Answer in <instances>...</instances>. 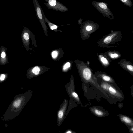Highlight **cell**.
<instances>
[{
	"label": "cell",
	"instance_id": "6da1fadb",
	"mask_svg": "<svg viewBox=\"0 0 133 133\" xmlns=\"http://www.w3.org/2000/svg\"><path fill=\"white\" fill-rule=\"evenodd\" d=\"M28 93L16 95L1 118L3 121L15 119L21 112L28 100Z\"/></svg>",
	"mask_w": 133,
	"mask_h": 133
},
{
	"label": "cell",
	"instance_id": "7a4b0ae2",
	"mask_svg": "<svg viewBox=\"0 0 133 133\" xmlns=\"http://www.w3.org/2000/svg\"><path fill=\"white\" fill-rule=\"evenodd\" d=\"M122 37V34L120 31H113L103 36L96 44L98 47L116 48L118 46Z\"/></svg>",
	"mask_w": 133,
	"mask_h": 133
},
{
	"label": "cell",
	"instance_id": "3957f363",
	"mask_svg": "<svg viewBox=\"0 0 133 133\" xmlns=\"http://www.w3.org/2000/svg\"><path fill=\"white\" fill-rule=\"evenodd\" d=\"M76 63L80 75L83 81L92 84H98L97 78L93 73V70L87 63L77 60Z\"/></svg>",
	"mask_w": 133,
	"mask_h": 133
},
{
	"label": "cell",
	"instance_id": "277c9868",
	"mask_svg": "<svg viewBox=\"0 0 133 133\" xmlns=\"http://www.w3.org/2000/svg\"><path fill=\"white\" fill-rule=\"evenodd\" d=\"M98 78L101 81L100 87L104 91L109 94L111 96L120 99H123L124 98L122 93H121L118 89H117L114 86L108 82L102 80L100 78Z\"/></svg>",
	"mask_w": 133,
	"mask_h": 133
},
{
	"label": "cell",
	"instance_id": "5b68a950",
	"mask_svg": "<svg viewBox=\"0 0 133 133\" xmlns=\"http://www.w3.org/2000/svg\"><path fill=\"white\" fill-rule=\"evenodd\" d=\"M46 3L45 4L49 9L56 11L64 12L68 11V8L57 0H44Z\"/></svg>",
	"mask_w": 133,
	"mask_h": 133
},
{
	"label": "cell",
	"instance_id": "8992f818",
	"mask_svg": "<svg viewBox=\"0 0 133 133\" xmlns=\"http://www.w3.org/2000/svg\"><path fill=\"white\" fill-rule=\"evenodd\" d=\"M36 17L40 21L43 28L45 30L47 28L43 17L41 6L37 0H33Z\"/></svg>",
	"mask_w": 133,
	"mask_h": 133
},
{
	"label": "cell",
	"instance_id": "52a82bcc",
	"mask_svg": "<svg viewBox=\"0 0 133 133\" xmlns=\"http://www.w3.org/2000/svg\"><path fill=\"white\" fill-rule=\"evenodd\" d=\"M96 77L100 78L103 81L116 87L117 85L113 78L109 75L104 72L97 71L95 72Z\"/></svg>",
	"mask_w": 133,
	"mask_h": 133
},
{
	"label": "cell",
	"instance_id": "ba28073f",
	"mask_svg": "<svg viewBox=\"0 0 133 133\" xmlns=\"http://www.w3.org/2000/svg\"><path fill=\"white\" fill-rule=\"evenodd\" d=\"M118 64L123 69L133 76V65L131 62L122 59L120 60Z\"/></svg>",
	"mask_w": 133,
	"mask_h": 133
},
{
	"label": "cell",
	"instance_id": "9c48e42d",
	"mask_svg": "<svg viewBox=\"0 0 133 133\" xmlns=\"http://www.w3.org/2000/svg\"><path fill=\"white\" fill-rule=\"evenodd\" d=\"M96 55L98 60L102 66L105 68L108 67L112 62V60L103 53L97 52Z\"/></svg>",
	"mask_w": 133,
	"mask_h": 133
},
{
	"label": "cell",
	"instance_id": "30bf717a",
	"mask_svg": "<svg viewBox=\"0 0 133 133\" xmlns=\"http://www.w3.org/2000/svg\"><path fill=\"white\" fill-rule=\"evenodd\" d=\"M103 53L112 60L117 59L122 56L120 52L116 50H109Z\"/></svg>",
	"mask_w": 133,
	"mask_h": 133
},
{
	"label": "cell",
	"instance_id": "8fae6325",
	"mask_svg": "<svg viewBox=\"0 0 133 133\" xmlns=\"http://www.w3.org/2000/svg\"><path fill=\"white\" fill-rule=\"evenodd\" d=\"M90 109L94 114L98 117H104L106 116L107 114L108 115L106 111H104V110H103L102 108H99L98 107H93L90 108Z\"/></svg>",
	"mask_w": 133,
	"mask_h": 133
},
{
	"label": "cell",
	"instance_id": "7c38bea8",
	"mask_svg": "<svg viewBox=\"0 0 133 133\" xmlns=\"http://www.w3.org/2000/svg\"><path fill=\"white\" fill-rule=\"evenodd\" d=\"M121 121L125 124L130 127L133 126L132 120L128 116L122 115H119Z\"/></svg>",
	"mask_w": 133,
	"mask_h": 133
},
{
	"label": "cell",
	"instance_id": "4fadbf2b",
	"mask_svg": "<svg viewBox=\"0 0 133 133\" xmlns=\"http://www.w3.org/2000/svg\"><path fill=\"white\" fill-rule=\"evenodd\" d=\"M41 11L45 22H47L48 23L50 29L52 30L56 29L58 27V26L56 25L51 23L48 20L45 16L44 13L42 9H41Z\"/></svg>",
	"mask_w": 133,
	"mask_h": 133
},
{
	"label": "cell",
	"instance_id": "5bb4252c",
	"mask_svg": "<svg viewBox=\"0 0 133 133\" xmlns=\"http://www.w3.org/2000/svg\"><path fill=\"white\" fill-rule=\"evenodd\" d=\"M40 71V69L39 67L37 66L35 67L32 69V72L35 75H38Z\"/></svg>",
	"mask_w": 133,
	"mask_h": 133
},
{
	"label": "cell",
	"instance_id": "9a60e30c",
	"mask_svg": "<svg viewBox=\"0 0 133 133\" xmlns=\"http://www.w3.org/2000/svg\"><path fill=\"white\" fill-rule=\"evenodd\" d=\"M7 78L4 74H2L0 75V83L3 82Z\"/></svg>",
	"mask_w": 133,
	"mask_h": 133
},
{
	"label": "cell",
	"instance_id": "2e32d148",
	"mask_svg": "<svg viewBox=\"0 0 133 133\" xmlns=\"http://www.w3.org/2000/svg\"><path fill=\"white\" fill-rule=\"evenodd\" d=\"M98 5L99 6L102 8L106 9L107 8V6L104 3L101 2L99 3Z\"/></svg>",
	"mask_w": 133,
	"mask_h": 133
},
{
	"label": "cell",
	"instance_id": "e0dca14e",
	"mask_svg": "<svg viewBox=\"0 0 133 133\" xmlns=\"http://www.w3.org/2000/svg\"><path fill=\"white\" fill-rule=\"evenodd\" d=\"M63 111L61 110H59L58 114V118L59 119L62 118L63 116Z\"/></svg>",
	"mask_w": 133,
	"mask_h": 133
},
{
	"label": "cell",
	"instance_id": "ac0fdd59",
	"mask_svg": "<svg viewBox=\"0 0 133 133\" xmlns=\"http://www.w3.org/2000/svg\"><path fill=\"white\" fill-rule=\"evenodd\" d=\"M23 38L24 39L26 40H28L29 39V36L28 33L25 32L24 34L23 35Z\"/></svg>",
	"mask_w": 133,
	"mask_h": 133
},
{
	"label": "cell",
	"instance_id": "d6986e66",
	"mask_svg": "<svg viewBox=\"0 0 133 133\" xmlns=\"http://www.w3.org/2000/svg\"><path fill=\"white\" fill-rule=\"evenodd\" d=\"M70 63L69 62L66 63L64 65L63 69L64 70L66 69L67 68H69L70 67Z\"/></svg>",
	"mask_w": 133,
	"mask_h": 133
},
{
	"label": "cell",
	"instance_id": "ffe728a7",
	"mask_svg": "<svg viewBox=\"0 0 133 133\" xmlns=\"http://www.w3.org/2000/svg\"><path fill=\"white\" fill-rule=\"evenodd\" d=\"M72 94L73 97L76 99L78 100H79L78 95L76 92H74L72 93Z\"/></svg>",
	"mask_w": 133,
	"mask_h": 133
},
{
	"label": "cell",
	"instance_id": "44dd1931",
	"mask_svg": "<svg viewBox=\"0 0 133 133\" xmlns=\"http://www.w3.org/2000/svg\"><path fill=\"white\" fill-rule=\"evenodd\" d=\"M52 55L53 58L56 57L57 55V52L56 51H53L52 53Z\"/></svg>",
	"mask_w": 133,
	"mask_h": 133
},
{
	"label": "cell",
	"instance_id": "7402d4cb",
	"mask_svg": "<svg viewBox=\"0 0 133 133\" xmlns=\"http://www.w3.org/2000/svg\"><path fill=\"white\" fill-rule=\"evenodd\" d=\"M6 55L5 52L3 51L2 52L1 54V56L2 58H4L5 57Z\"/></svg>",
	"mask_w": 133,
	"mask_h": 133
},
{
	"label": "cell",
	"instance_id": "603a6c76",
	"mask_svg": "<svg viewBox=\"0 0 133 133\" xmlns=\"http://www.w3.org/2000/svg\"><path fill=\"white\" fill-rule=\"evenodd\" d=\"M130 131H131V132H132V133H133V126L130 127Z\"/></svg>",
	"mask_w": 133,
	"mask_h": 133
},
{
	"label": "cell",
	"instance_id": "cb8c5ba5",
	"mask_svg": "<svg viewBox=\"0 0 133 133\" xmlns=\"http://www.w3.org/2000/svg\"><path fill=\"white\" fill-rule=\"evenodd\" d=\"M121 1L123 2H125L127 1V0H121Z\"/></svg>",
	"mask_w": 133,
	"mask_h": 133
},
{
	"label": "cell",
	"instance_id": "d4e9b609",
	"mask_svg": "<svg viewBox=\"0 0 133 133\" xmlns=\"http://www.w3.org/2000/svg\"><path fill=\"white\" fill-rule=\"evenodd\" d=\"M71 131H67V132H66V133H71Z\"/></svg>",
	"mask_w": 133,
	"mask_h": 133
}]
</instances>
